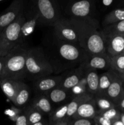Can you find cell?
<instances>
[{
  "instance_id": "6da1fadb",
  "label": "cell",
  "mask_w": 124,
  "mask_h": 125,
  "mask_svg": "<svg viewBox=\"0 0 124 125\" xmlns=\"http://www.w3.org/2000/svg\"><path fill=\"white\" fill-rule=\"evenodd\" d=\"M55 40L48 49H43L46 57L53 70L58 73L65 70L74 68L85 62L89 54L81 46L58 39Z\"/></svg>"
},
{
  "instance_id": "7a4b0ae2",
  "label": "cell",
  "mask_w": 124,
  "mask_h": 125,
  "mask_svg": "<svg viewBox=\"0 0 124 125\" xmlns=\"http://www.w3.org/2000/svg\"><path fill=\"white\" fill-rule=\"evenodd\" d=\"M79 34L80 45L89 55L106 52L105 37L95 18H69Z\"/></svg>"
},
{
  "instance_id": "3957f363",
  "label": "cell",
  "mask_w": 124,
  "mask_h": 125,
  "mask_svg": "<svg viewBox=\"0 0 124 125\" xmlns=\"http://www.w3.org/2000/svg\"><path fill=\"white\" fill-rule=\"evenodd\" d=\"M28 47L24 44L15 46L6 55L4 67L0 78L24 81L26 78V59Z\"/></svg>"
},
{
  "instance_id": "277c9868",
  "label": "cell",
  "mask_w": 124,
  "mask_h": 125,
  "mask_svg": "<svg viewBox=\"0 0 124 125\" xmlns=\"http://www.w3.org/2000/svg\"><path fill=\"white\" fill-rule=\"evenodd\" d=\"M26 78L36 81L53 73V70L46 57L43 48H28L26 59Z\"/></svg>"
},
{
  "instance_id": "5b68a950",
  "label": "cell",
  "mask_w": 124,
  "mask_h": 125,
  "mask_svg": "<svg viewBox=\"0 0 124 125\" xmlns=\"http://www.w3.org/2000/svg\"><path fill=\"white\" fill-rule=\"evenodd\" d=\"M24 9L14 21L0 32V56H6L15 46L19 45L21 29L25 20Z\"/></svg>"
},
{
  "instance_id": "8992f818",
  "label": "cell",
  "mask_w": 124,
  "mask_h": 125,
  "mask_svg": "<svg viewBox=\"0 0 124 125\" xmlns=\"http://www.w3.org/2000/svg\"><path fill=\"white\" fill-rule=\"evenodd\" d=\"M40 15L39 22L47 26L53 24L61 17L57 0H32Z\"/></svg>"
},
{
  "instance_id": "52a82bcc",
  "label": "cell",
  "mask_w": 124,
  "mask_h": 125,
  "mask_svg": "<svg viewBox=\"0 0 124 125\" xmlns=\"http://www.w3.org/2000/svg\"><path fill=\"white\" fill-rule=\"evenodd\" d=\"M52 26L56 37L63 41L81 46L77 30L69 18L61 17Z\"/></svg>"
},
{
  "instance_id": "ba28073f",
  "label": "cell",
  "mask_w": 124,
  "mask_h": 125,
  "mask_svg": "<svg viewBox=\"0 0 124 125\" xmlns=\"http://www.w3.org/2000/svg\"><path fill=\"white\" fill-rule=\"evenodd\" d=\"M96 9L94 0H74L68 7V13L71 18H94Z\"/></svg>"
},
{
  "instance_id": "9c48e42d",
  "label": "cell",
  "mask_w": 124,
  "mask_h": 125,
  "mask_svg": "<svg viewBox=\"0 0 124 125\" xmlns=\"http://www.w3.org/2000/svg\"><path fill=\"white\" fill-rule=\"evenodd\" d=\"M24 8V0H13L10 6L0 15V32L15 20Z\"/></svg>"
},
{
  "instance_id": "30bf717a",
  "label": "cell",
  "mask_w": 124,
  "mask_h": 125,
  "mask_svg": "<svg viewBox=\"0 0 124 125\" xmlns=\"http://www.w3.org/2000/svg\"><path fill=\"white\" fill-rule=\"evenodd\" d=\"M25 20L22 25L21 29L20 37H19V44H24V42L28 37L34 32L36 24L39 23L40 15L34 6L32 7L31 10L26 13L24 9Z\"/></svg>"
},
{
  "instance_id": "8fae6325",
  "label": "cell",
  "mask_w": 124,
  "mask_h": 125,
  "mask_svg": "<svg viewBox=\"0 0 124 125\" xmlns=\"http://www.w3.org/2000/svg\"><path fill=\"white\" fill-rule=\"evenodd\" d=\"M85 63L86 68L97 71H106L111 68V58L106 52L89 55Z\"/></svg>"
},
{
  "instance_id": "7c38bea8",
  "label": "cell",
  "mask_w": 124,
  "mask_h": 125,
  "mask_svg": "<svg viewBox=\"0 0 124 125\" xmlns=\"http://www.w3.org/2000/svg\"><path fill=\"white\" fill-rule=\"evenodd\" d=\"M85 62L75 68L71 72L63 75L62 81L58 87L64 88L68 90H71L74 87L77 85L83 78L85 74Z\"/></svg>"
},
{
  "instance_id": "4fadbf2b",
  "label": "cell",
  "mask_w": 124,
  "mask_h": 125,
  "mask_svg": "<svg viewBox=\"0 0 124 125\" xmlns=\"http://www.w3.org/2000/svg\"><path fill=\"white\" fill-rule=\"evenodd\" d=\"M46 76L35 81L34 90L36 94H47L59 85L63 75Z\"/></svg>"
},
{
  "instance_id": "5bb4252c",
  "label": "cell",
  "mask_w": 124,
  "mask_h": 125,
  "mask_svg": "<svg viewBox=\"0 0 124 125\" xmlns=\"http://www.w3.org/2000/svg\"><path fill=\"white\" fill-rule=\"evenodd\" d=\"M106 52L113 57L124 53V33L105 37Z\"/></svg>"
},
{
  "instance_id": "9a60e30c",
  "label": "cell",
  "mask_w": 124,
  "mask_h": 125,
  "mask_svg": "<svg viewBox=\"0 0 124 125\" xmlns=\"http://www.w3.org/2000/svg\"><path fill=\"white\" fill-rule=\"evenodd\" d=\"M52 104H63L69 103L75 95L71 90L57 87L46 94Z\"/></svg>"
},
{
  "instance_id": "2e32d148",
  "label": "cell",
  "mask_w": 124,
  "mask_h": 125,
  "mask_svg": "<svg viewBox=\"0 0 124 125\" xmlns=\"http://www.w3.org/2000/svg\"><path fill=\"white\" fill-rule=\"evenodd\" d=\"M68 103L60 105L52 111L48 115L49 125H69L71 118H68Z\"/></svg>"
},
{
  "instance_id": "e0dca14e",
  "label": "cell",
  "mask_w": 124,
  "mask_h": 125,
  "mask_svg": "<svg viewBox=\"0 0 124 125\" xmlns=\"http://www.w3.org/2000/svg\"><path fill=\"white\" fill-rule=\"evenodd\" d=\"M123 80L118 72L115 74L106 92V96L117 106L120 99L124 96L122 87Z\"/></svg>"
},
{
  "instance_id": "ac0fdd59",
  "label": "cell",
  "mask_w": 124,
  "mask_h": 125,
  "mask_svg": "<svg viewBox=\"0 0 124 125\" xmlns=\"http://www.w3.org/2000/svg\"><path fill=\"white\" fill-rule=\"evenodd\" d=\"M22 83L23 81L11 78H0V87L7 98L13 103Z\"/></svg>"
},
{
  "instance_id": "d6986e66",
  "label": "cell",
  "mask_w": 124,
  "mask_h": 125,
  "mask_svg": "<svg viewBox=\"0 0 124 125\" xmlns=\"http://www.w3.org/2000/svg\"><path fill=\"white\" fill-rule=\"evenodd\" d=\"M97 113V107L93 97L80 104L72 118H87L93 119Z\"/></svg>"
},
{
  "instance_id": "ffe728a7",
  "label": "cell",
  "mask_w": 124,
  "mask_h": 125,
  "mask_svg": "<svg viewBox=\"0 0 124 125\" xmlns=\"http://www.w3.org/2000/svg\"><path fill=\"white\" fill-rule=\"evenodd\" d=\"M30 105L47 116L53 110L52 103L44 94H36Z\"/></svg>"
},
{
  "instance_id": "44dd1931",
  "label": "cell",
  "mask_w": 124,
  "mask_h": 125,
  "mask_svg": "<svg viewBox=\"0 0 124 125\" xmlns=\"http://www.w3.org/2000/svg\"><path fill=\"white\" fill-rule=\"evenodd\" d=\"M98 71L85 67V77L86 81L87 92L89 94L95 96L97 94L99 83V74Z\"/></svg>"
},
{
  "instance_id": "7402d4cb",
  "label": "cell",
  "mask_w": 124,
  "mask_h": 125,
  "mask_svg": "<svg viewBox=\"0 0 124 125\" xmlns=\"http://www.w3.org/2000/svg\"><path fill=\"white\" fill-rule=\"evenodd\" d=\"M23 109L27 117L29 125H49V122H47L44 117L45 115L36 109L34 108L31 105H27Z\"/></svg>"
},
{
  "instance_id": "603a6c76",
  "label": "cell",
  "mask_w": 124,
  "mask_h": 125,
  "mask_svg": "<svg viewBox=\"0 0 124 125\" xmlns=\"http://www.w3.org/2000/svg\"><path fill=\"white\" fill-rule=\"evenodd\" d=\"M116 74V71L111 68L100 74L98 92L96 95H106L107 90Z\"/></svg>"
},
{
  "instance_id": "cb8c5ba5",
  "label": "cell",
  "mask_w": 124,
  "mask_h": 125,
  "mask_svg": "<svg viewBox=\"0 0 124 125\" xmlns=\"http://www.w3.org/2000/svg\"><path fill=\"white\" fill-rule=\"evenodd\" d=\"M30 96V88L23 81L16 94L13 103L17 107L21 109L24 108L29 101Z\"/></svg>"
},
{
  "instance_id": "d4e9b609",
  "label": "cell",
  "mask_w": 124,
  "mask_h": 125,
  "mask_svg": "<svg viewBox=\"0 0 124 125\" xmlns=\"http://www.w3.org/2000/svg\"><path fill=\"white\" fill-rule=\"evenodd\" d=\"M94 96L88 92L75 95V96L68 103V112H67L68 118H71L80 104L92 98Z\"/></svg>"
},
{
  "instance_id": "484cf974",
  "label": "cell",
  "mask_w": 124,
  "mask_h": 125,
  "mask_svg": "<svg viewBox=\"0 0 124 125\" xmlns=\"http://www.w3.org/2000/svg\"><path fill=\"white\" fill-rule=\"evenodd\" d=\"M104 37L124 33V20L103 26L102 29Z\"/></svg>"
},
{
  "instance_id": "4316f807",
  "label": "cell",
  "mask_w": 124,
  "mask_h": 125,
  "mask_svg": "<svg viewBox=\"0 0 124 125\" xmlns=\"http://www.w3.org/2000/svg\"><path fill=\"white\" fill-rule=\"evenodd\" d=\"M94 98L97 107V113L116 106L106 95H96L94 96Z\"/></svg>"
},
{
  "instance_id": "83f0119b",
  "label": "cell",
  "mask_w": 124,
  "mask_h": 125,
  "mask_svg": "<svg viewBox=\"0 0 124 125\" xmlns=\"http://www.w3.org/2000/svg\"><path fill=\"white\" fill-rule=\"evenodd\" d=\"M123 20H124V9H115L104 17L102 21V25L105 26Z\"/></svg>"
},
{
  "instance_id": "f1b7e54d",
  "label": "cell",
  "mask_w": 124,
  "mask_h": 125,
  "mask_svg": "<svg viewBox=\"0 0 124 125\" xmlns=\"http://www.w3.org/2000/svg\"><path fill=\"white\" fill-rule=\"evenodd\" d=\"M111 58V68L119 73H124V53L116 55Z\"/></svg>"
},
{
  "instance_id": "f546056e",
  "label": "cell",
  "mask_w": 124,
  "mask_h": 125,
  "mask_svg": "<svg viewBox=\"0 0 124 125\" xmlns=\"http://www.w3.org/2000/svg\"><path fill=\"white\" fill-rule=\"evenodd\" d=\"M120 113H121L120 110L117 106H115V107H113L103 112H98L97 114L105 116L113 122V121L120 118Z\"/></svg>"
},
{
  "instance_id": "4dcf8cb0",
  "label": "cell",
  "mask_w": 124,
  "mask_h": 125,
  "mask_svg": "<svg viewBox=\"0 0 124 125\" xmlns=\"http://www.w3.org/2000/svg\"><path fill=\"white\" fill-rule=\"evenodd\" d=\"M23 111V109L19 108L17 107L16 106H12L10 108L7 109L4 111V114L7 116H8L9 118L12 122H15L17 117H18L19 114Z\"/></svg>"
},
{
  "instance_id": "1f68e13d",
  "label": "cell",
  "mask_w": 124,
  "mask_h": 125,
  "mask_svg": "<svg viewBox=\"0 0 124 125\" xmlns=\"http://www.w3.org/2000/svg\"><path fill=\"white\" fill-rule=\"evenodd\" d=\"M95 125L94 121L92 118H71L69 125Z\"/></svg>"
},
{
  "instance_id": "d6a6232c",
  "label": "cell",
  "mask_w": 124,
  "mask_h": 125,
  "mask_svg": "<svg viewBox=\"0 0 124 125\" xmlns=\"http://www.w3.org/2000/svg\"><path fill=\"white\" fill-rule=\"evenodd\" d=\"M96 125H112V122L101 114H97L93 118Z\"/></svg>"
},
{
  "instance_id": "836d02e7",
  "label": "cell",
  "mask_w": 124,
  "mask_h": 125,
  "mask_svg": "<svg viewBox=\"0 0 124 125\" xmlns=\"http://www.w3.org/2000/svg\"><path fill=\"white\" fill-rule=\"evenodd\" d=\"M14 123L16 125H29L27 117L24 109L23 112L18 115Z\"/></svg>"
},
{
  "instance_id": "e575fe53",
  "label": "cell",
  "mask_w": 124,
  "mask_h": 125,
  "mask_svg": "<svg viewBox=\"0 0 124 125\" xmlns=\"http://www.w3.org/2000/svg\"><path fill=\"white\" fill-rule=\"evenodd\" d=\"M115 0H100V4L103 8H108L110 7Z\"/></svg>"
},
{
  "instance_id": "d590c367",
  "label": "cell",
  "mask_w": 124,
  "mask_h": 125,
  "mask_svg": "<svg viewBox=\"0 0 124 125\" xmlns=\"http://www.w3.org/2000/svg\"><path fill=\"white\" fill-rule=\"evenodd\" d=\"M117 107L120 110L121 112H124V95L117 104Z\"/></svg>"
},
{
  "instance_id": "8d00e7d4",
  "label": "cell",
  "mask_w": 124,
  "mask_h": 125,
  "mask_svg": "<svg viewBox=\"0 0 124 125\" xmlns=\"http://www.w3.org/2000/svg\"><path fill=\"white\" fill-rule=\"evenodd\" d=\"M5 60H6V56H0V74L3 71L5 64Z\"/></svg>"
},
{
  "instance_id": "74e56055",
  "label": "cell",
  "mask_w": 124,
  "mask_h": 125,
  "mask_svg": "<svg viewBox=\"0 0 124 125\" xmlns=\"http://www.w3.org/2000/svg\"><path fill=\"white\" fill-rule=\"evenodd\" d=\"M112 125H124L123 123L122 122V121L120 120V118L117 120H115L113 121L112 122Z\"/></svg>"
},
{
  "instance_id": "f35d334b",
  "label": "cell",
  "mask_w": 124,
  "mask_h": 125,
  "mask_svg": "<svg viewBox=\"0 0 124 125\" xmlns=\"http://www.w3.org/2000/svg\"><path fill=\"white\" fill-rule=\"evenodd\" d=\"M120 120L122 121V122L123 124L124 125V112H121V113H120Z\"/></svg>"
},
{
  "instance_id": "ab89813d",
  "label": "cell",
  "mask_w": 124,
  "mask_h": 125,
  "mask_svg": "<svg viewBox=\"0 0 124 125\" xmlns=\"http://www.w3.org/2000/svg\"><path fill=\"white\" fill-rule=\"evenodd\" d=\"M119 74H120V77L122 78V79H124V73H119Z\"/></svg>"
},
{
  "instance_id": "60d3db41",
  "label": "cell",
  "mask_w": 124,
  "mask_h": 125,
  "mask_svg": "<svg viewBox=\"0 0 124 125\" xmlns=\"http://www.w3.org/2000/svg\"><path fill=\"white\" fill-rule=\"evenodd\" d=\"M123 82H122V87H123V92H124V80L122 79Z\"/></svg>"
},
{
  "instance_id": "b9f144b4",
  "label": "cell",
  "mask_w": 124,
  "mask_h": 125,
  "mask_svg": "<svg viewBox=\"0 0 124 125\" xmlns=\"http://www.w3.org/2000/svg\"><path fill=\"white\" fill-rule=\"evenodd\" d=\"M3 1V0H0V2H1V1Z\"/></svg>"
}]
</instances>
